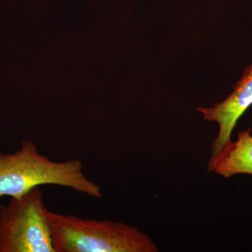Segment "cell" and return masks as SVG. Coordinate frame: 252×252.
<instances>
[{
	"label": "cell",
	"instance_id": "obj_1",
	"mask_svg": "<svg viewBox=\"0 0 252 252\" xmlns=\"http://www.w3.org/2000/svg\"><path fill=\"white\" fill-rule=\"evenodd\" d=\"M83 167L78 159L53 161L39 153L34 142L23 141L15 153H0V196L18 198L35 187L51 185L100 198V187L88 179Z\"/></svg>",
	"mask_w": 252,
	"mask_h": 252
},
{
	"label": "cell",
	"instance_id": "obj_2",
	"mask_svg": "<svg viewBox=\"0 0 252 252\" xmlns=\"http://www.w3.org/2000/svg\"><path fill=\"white\" fill-rule=\"evenodd\" d=\"M56 252H157L148 235L121 221L85 220L46 209Z\"/></svg>",
	"mask_w": 252,
	"mask_h": 252
},
{
	"label": "cell",
	"instance_id": "obj_3",
	"mask_svg": "<svg viewBox=\"0 0 252 252\" xmlns=\"http://www.w3.org/2000/svg\"><path fill=\"white\" fill-rule=\"evenodd\" d=\"M39 187L0 206V252H56Z\"/></svg>",
	"mask_w": 252,
	"mask_h": 252
},
{
	"label": "cell",
	"instance_id": "obj_4",
	"mask_svg": "<svg viewBox=\"0 0 252 252\" xmlns=\"http://www.w3.org/2000/svg\"><path fill=\"white\" fill-rule=\"evenodd\" d=\"M252 105V64L235 84L233 91L223 102L213 107H199L198 112L203 114L204 119L215 122L220 126L218 135L212 145V156L218 153L229 142L233 129L239 119Z\"/></svg>",
	"mask_w": 252,
	"mask_h": 252
},
{
	"label": "cell",
	"instance_id": "obj_5",
	"mask_svg": "<svg viewBox=\"0 0 252 252\" xmlns=\"http://www.w3.org/2000/svg\"><path fill=\"white\" fill-rule=\"evenodd\" d=\"M207 171L224 178L239 174L252 175V135L250 130L241 131L235 142L230 140L218 153L212 156Z\"/></svg>",
	"mask_w": 252,
	"mask_h": 252
}]
</instances>
